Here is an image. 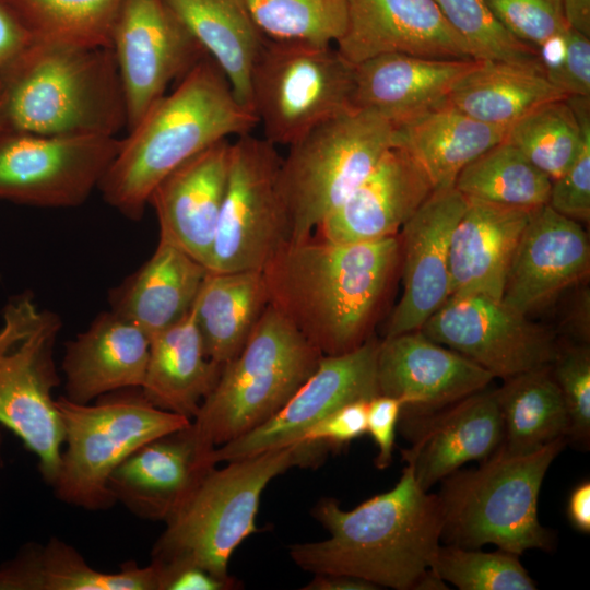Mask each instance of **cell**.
<instances>
[{"label":"cell","mask_w":590,"mask_h":590,"mask_svg":"<svg viewBox=\"0 0 590 590\" xmlns=\"http://www.w3.org/2000/svg\"><path fill=\"white\" fill-rule=\"evenodd\" d=\"M400 257L398 236L288 243L262 270L269 305L322 355L353 351L369 338Z\"/></svg>","instance_id":"cell-1"},{"label":"cell","mask_w":590,"mask_h":590,"mask_svg":"<svg viewBox=\"0 0 590 590\" xmlns=\"http://www.w3.org/2000/svg\"><path fill=\"white\" fill-rule=\"evenodd\" d=\"M405 463L391 489L354 509L321 499L312 516L330 536L291 545L293 562L315 575L351 576L378 588L418 589L440 545L444 512L438 494L423 489L413 465Z\"/></svg>","instance_id":"cell-2"},{"label":"cell","mask_w":590,"mask_h":590,"mask_svg":"<svg viewBox=\"0 0 590 590\" xmlns=\"http://www.w3.org/2000/svg\"><path fill=\"white\" fill-rule=\"evenodd\" d=\"M257 125L253 111L237 101L206 55L120 139L98 189L111 208L139 220L168 174L219 141L251 133Z\"/></svg>","instance_id":"cell-3"},{"label":"cell","mask_w":590,"mask_h":590,"mask_svg":"<svg viewBox=\"0 0 590 590\" xmlns=\"http://www.w3.org/2000/svg\"><path fill=\"white\" fill-rule=\"evenodd\" d=\"M0 103L7 130L117 137L127 126L110 47L31 42L0 72Z\"/></svg>","instance_id":"cell-4"},{"label":"cell","mask_w":590,"mask_h":590,"mask_svg":"<svg viewBox=\"0 0 590 590\" xmlns=\"http://www.w3.org/2000/svg\"><path fill=\"white\" fill-rule=\"evenodd\" d=\"M330 448L297 441L212 467L182 507L167 520L152 548L160 564H190L229 579L228 562L237 546L258 531L260 497L275 476L294 467L320 463Z\"/></svg>","instance_id":"cell-5"},{"label":"cell","mask_w":590,"mask_h":590,"mask_svg":"<svg viewBox=\"0 0 590 590\" xmlns=\"http://www.w3.org/2000/svg\"><path fill=\"white\" fill-rule=\"evenodd\" d=\"M559 437L529 453L499 449L475 469L457 470L438 493L444 512L441 540L464 548L494 544L516 555L550 550L551 533L538 517L544 476L567 445Z\"/></svg>","instance_id":"cell-6"},{"label":"cell","mask_w":590,"mask_h":590,"mask_svg":"<svg viewBox=\"0 0 590 590\" xmlns=\"http://www.w3.org/2000/svg\"><path fill=\"white\" fill-rule=\"evenodd\" d=\"M323 355L268 304L239 353L226 362L191 428L211 451L252 430L278 412Z\"/></svg>","instance_id":"cell-7"},{"label":"cell","mask_w":590,"mask_h":590,"mask_svg":"<svg viewBox=\"0 0 590 590\" xmlns=\"http://www.w3.org/2000/svg\"><path fill=\"white\" fill-rule=\"evenodd\" d=\"M394 126L367 109H349L288 145L278 170V190L290 243L312 237L393 148Z\"/></svg>","instance_id":"cell-8"},{"label":"cell","mask_w":590,"mask_h":590,"mask_svg":"<svg viewBox=\"0 0 590 590\" xmlns=\"http://www.w3.org/2000/svg\"><path fill=\"white\" fill-rule=\"evenodd\" d=\"M66 449L54 482L58 499L86 510L116 502L108 488L113 471L145 444L184 429L191 421L151 404L141 388H126L80 404L56 399Z\"/></svg>","instance_id":"cell-9"},{"label":"cell","mask_w":590,"mask_h":590,"mask_svg":"<svg viewBox=\"0 0 590 590\" xmlns=\"http://www.w3.org/2000/svg\"><path fill=\"white\" fill-rule=\"evenodd\" d=\"M60 317L42 309L31 292L12 297L0 328V426L13 433L38 462L50 485L64 441L52 391L61 384L54 361Z\"/></svg>","instance_id":"cell-10"},{"label":"cell","mask_w":590,"mask_h":590,"mask_svg":"<svg viewBox=\"0 0 590 590\" xmlns=\"http://www.w3.org/2000/svg\"><path fill=\"white\" fill-rule=\"evenodd\" d=\"M354 69L334 45L266 38L250 84L263 138L288 146L352 109Z\"/></svg>","instance_id":"cell-11"},{"label":"cell","mask_w":590,"mask_h":590,"mask_svg":"<svg viewBox=\"0 0 590 590\" xmlns=\"http://www.w3.org/2000/svg\"><path fill=\"white\" fill-rule=\"evenodd\" d=\"M282 157L264 138L244 134L231 145L226 191L208 269L263 270L290 243L278 190Z\"/></svg>","instance_id":"cell-12"},{"label":"cell","mask_w":590,"mask_h":590,"mask_svg":"<svg viewBox=\"0 0 590 590\" xmlns=\"http://www.w3.org/2000/svg\"><path fill=\"white\" fill-rule=\"evenodd\" d=\"M120 146L118 137L0 131V200L75 208L98 189Z\"/></svg>","instance_id":"cell-13"},{"label":"cell","mask_w":590,"mask_h":590,"mask_svg":"<svg viewBox=\"0 0 590 590\" xmlns=\"http://www.w3.org/2000/svg\"><path fill=\"white\" fill-rule=\"evenodd\" d=\"M110 48L123 91L127 130L206 52L165 0H122Z\"/></svg>","instance_id":"cell-14"},{"label":"cell","mask_w":590,"mask_h":590,"mask_svg":"<svg viewBox=\"0 0 590 590\" xmlns=\"http://www.w3.org/2000/svg\"><path fill=\"white\" fill-rule=\"evenodd\" d=\"M420 330L503 380L550 365L558 344L543 326L483 295L449 296Z\"/></svg>","instance_id":"cell-15"},{"label":"cell","mask_w":590,"mask_h":590,"mask_svg":"<svg viewBox=\"0 0 590 590\" xmlns=\"http://www.w3.org/2000/svg\"><path fill=\"white\" fill-rule=\"evenodd\" d=\"M379 343L368 338L353 351L323 355L314 373L278 412L252 430L214 448L209 462L215 465L302 441L308 428L338 408L379 394Z\"/></svg>","instance_id":"cell-16"},{"label":"cell","mask_w":590,"mask_h":590,"mask_svg":"<svg viewBox=\"0 0 590 590\" xmlns=\"http://www.w3.org/2000/svg\"><path fill=\"white\" fill-rule=\"evenodd\" d=\"M494 377L462 354L434 342L421 330L386 337L379 343V394L402 398L413 424L488 387Z\"/></svg>","instance_id":"cell-17"},{"label":"cell","mask_w":590,"mask_h":590,"mask_svg":"<svg viewBox=\"0 0 590 590\" xmlns=\"http://www.w3.org/2000/svg\"><path fill=\"white\" fill-rule=\"evenodd\" d=\"M468 198L455 186L436 189L401 228L403 292L386 337L420 330L449 298V248Z\"/></svg>","instance_id":"cell-18"},{"label":"cell","mask_w":590,"mask_h":590,"mask_svg":"<svg viewBox=\"0 0 590 590\" xmlns=\"http://www.w3.org/2000/svg\"><path fill=\"white\" fill-rule=\"evenodd\" d=\"M334 47L356 66L386 54L473 59L434 0H346V22Z\"/></svg>","instance_id":"cell-19"},{"label":"cell","mask_w":590,"mask_h":590,"mask_svg":"<svg viewBox=\"0 0 590 590\" xmlns=\"http://www.w3.org/2000/svg\"><path fill=\"white\" fill-rule=\"evenodd\" d=\"M589 270L590 244L580 223L548 204L534 208L510 260L502 302L528 316Z\"/></svg>","instance_id":"cell-20"},{"label":"cell","mask_w":590,"mask_h":590,"mask_svg":"<svg viewBox=\"0 0 590 590\" xmlns=\"http://www.w3.org/2000/svg\"><path fill=\"white\" fill-rule=\"evenodd\" d=\"M433 191L420 164L405 150L393 146L316 231L320 239L337 244L397 236Z\"/></svg>","instance_id":"cell-21"},{"label":"cell","mask_w":590,"mask_h":590,"mask_svg":"<svg viewBox=\"0 0 590 590\" xmlns=\"http://www.w3.org/2000/svg\"><path fill=\"white\" fill-rule=\"evenodd\" d=\"M231 145L224 139L189 158L168 174L149 199L156 212L160 238L206 268L227 186Z\"/></svg>","instance_id":"cell-22"},{"label":"cell","mask_w":590,"mask_h":590,"mask_svg":"<svg viewBox=\"0 0 590 590\" xmlns=\"http://www.w3.org/2000/svg\"><path fill=\"white\" fill-rule=\"evenodd\" d=\"M212 467L190 424L135 450L113 471L108 488L137 517L166 522Z\"/></svg>","instance_id":"cell-23"},{"label":"cell","mask_w":590,"mask_h":590,"mask_svg":"<svg viewBox=\"0 0 590 590\" xmlns=\"http://www.w3.org/2000/svg\"><path fill=\"white\" fill-rule=\"evenodd\" d=\"M417 436L402 450L420 486L428 491L469 461H483L503 441L495 390L485 388L415 423Z\"/></svg>","instance_id":"cell-24"},{"label":"cell","mask_w":590,"mask_h":590,"mask_svg":"<svg viewBox=\"0 0 590 590\" xmlns=\"http://www.w3.org/2000/svg\"><path fill=\"white\" fill-rule=\"evenodd\" d=\"M149 352L150 337L140 327L113 310L99 314L66 345L64 397L86 404L113 391L141 388Z\"/></svg>","instance_id":"cell-25"},{"label":"cell","mask_w":590,"mask_h":590,"mask_svg":"<svg viewBox=\"0 0 590 590\" xmlns=\"http://www.w3.org/2000/svg\"><path fill=\"white\" fill-rule=\"evenodd\" d=\"M481 60L386 54L355 66L353 109L376 111L397 125L447 98Z\"/></svg>","instance_id":"cell-26"},{"label":"cell","mask_w":590,"mask_h":590,"mask_svg":"<svg viewBox=\"0 0 590 590\" xmlns=\"http://www.w3.org/2000/svg\"><path fill=\"white\" fill-rule=\"evenodd\" d=\"M531 210L468 198L450 239V296L502 300L509 263Z\"/></svg>","instance_id":"cell-27"},{"label":"cell","mask_w":590,"mask_h":590,"mask_svg":"<svg viewBox=\"0 0 590 590\" xmlns=\"http://www.w3.org/2000/svg\"><path fill=\"white\" fill-rule=\"evenodd\" d=\"M208 272L180 247L160 238L150 259L111 290L110 310L151 339L189 314Z\"/></svg>","instance_id":"cell-28"},{"label":"cell","mask_w":590,"mask_h":590,"mask_svg":"<svg viewBox=\"0 0 590 590\" xmlns=\"http://www.w3.org/2000/svg\"><path fill=\"white\" fill-rule=\"evenodd\" d=\"M393 126V146L420 164L434 190L455 186L459 173L508 131L472 118L447 99Z\"/></svg>","instance_id":"cell-29"},{"label":"cell","mask_w":590,"mask_h":590,"mask_svg":"<svg viewBox=\"0 0 590 590\" xmlns=\"http://www.w3.org/2000/svg\"><path fill=\"white\" fill-rule=\"evenodd\" d=\"M222 366L206 356L190 309L181 320L150 339L141 391L154 406L192 421Z\"/></svg>","instance_id":"cell-30"},{"label":"cell","mask_w":590,"mask_h":590,"mask_svg":"<svg viewBox=\"0 0 590 590\" xmlns=\"http://www.w3.org/2000/svg\"><path fill=\"white\" fill-rule=\"evenodd\" d=\"M0 590H160L154 563H126L117 573L99 571L70 544L51 538L28 542L0 565Z\"/></svg>","instance_id":"cell-31"},{"label":"cell","mask_w":590,"mask_h":590,"mask_svg":"<svg viewBox=\"0 0 590 590\" xmlns=\"http://www.w3.org/2000/svg\"><path fill=\"white\" fill-rule=\"evenodd\" d=\"M222 70L237 101L252 110L251 74L266 37L243 0H165ZM255 114V113H253Z\"/></svg>","instance_id":"cell-32"},{"label":"cell","mask_w":590,"mask_h":590,"mask_svg":"<svg viewBox=\"0 0 590 590\" xmlns=\"http://www.w3.org/2000/svg\"><path fill=\"white\" fill-rule=\"evenodd\" d=\"M268 304L262 270L209 271L191 307L206 356L219 365L235 357Z\"/></svg>","instance_id":"cell-33"},{"label":"cell","mask_w":590,"mask_h":590,"mask_svg":"<svg viewBox=\"0 0 590 590\" xmlns=\"http://www.w3.org/2000/svg\"><path fill=\"white\" fill-rule=\"evenodd\" d=\"M567 97L540 63L481 60L446 99L476 120L509 129L540 105Z\"/></svg>","instance_id":"cell-34"},{"label":"cell","mask_w":590,"mask_h":590,"mask_svg":"<svg viewBox=\"0 0 590 590\" xmlns=\"http://www.w3.org/2000/svg\"><path fill=\"white\" fill-rule=\"evenodd\" d=\"M495 396L503 421L499 450L529 453L568 438V413L551 364L504 379Z\"/></svg>","instance_id":"cell-35"},{"label":"cell","mask_w":590,"mask_h":590,"mask_svg":"<svg viewBox=\"0 0 590 590\" xmlns=\"http://www.w3.org/2000/svg\"><path fill=\"white\" fill-rule=\"evenodd\" d=\"M589 120L588 97L556 99L540 105L516 121L505 140L553 181L576 160Z\"/></svg>","instance_id":"cell-36"},{"label":"cell","mask_w":590,"mask_h":590,"mask_svg":"<svg viewBox=\"0 0 590 590\" xmlns=\"http://www.w3.org/2000/svg\"><path fill=\"white\" fill-rule=\"evenodd\" d=\"M32 42L110 47L122 0H1Z\"/></svg>","instance_id":"cell-37"},{"label":"cell","mask_w":590,"mask_h":590,"mask_svg":"<svg viewBox=\"0 0 590 590\" xmlns=\"http://www.w3.org/2000/svg\"><path fill=\"white\" fill-rule=\"evenodd\" d=\"M551 186V178L506 140L468 164L455 181L469 199L530 210L547 204Z\"/></svg>","instance_id":"cell-38"},{"label":"cell","mask_w":590,"mask_h":590,"mask_svg":"<svg viewBox=\"0 0 590 590\" xmlns=\"http://www.w3.org/2000/svg\"><path fill=\"white\" fill-rule=\"evenodd\" d=\"M266 38L334 45L346 22V0H243Z\"/></svg>","instance_id":"cell-39"},{"label":"cell","mask_w":590,"mask_h":590,"mask_svg":"<svg viewBox=\"0 0 590 590\" xmlns=\"http://www.w3.org/2000/svg\"><path fill=\"white\" fill-rule=\"evenodd\" d=\"M430 569L461 590L536 589L518 555L499 548L482 552L455 544L439 545Z\"/></svg>","instance_id":"cell-40"},{"label":"cell","mask_w":590,"mask_h":590,"mask_svg":"<svg viewBox=\"0 0 590 590\" xmlns=\"http://www.w3.org/2000/svg\"><path fill=\"white\" fill-rule=\"evenodd\" d=\"M475 60L540 63L535 48L512 36L484 0H434Z\"/></svg>","instance_id":"cell-41"},{"label":"cell","mask_w":590,"mask_h":590,"mask_svg":"<svg viewBox=\"0 0 590 590\" xmlns=\"http://www.w3.org/2000/svg\"><path fill=\"white\" fill-rule=\"evenodd\" d=\"M569 418L568 439L589 445L590 438V350L586 343L557 344L551 363Z\"/></svg>","instance_id":"cell-42"},{"label":"cell","mask_w":590,"mask_h":590,"mask_svg":"<svg viewBox=\"0 0 590 590\" xmlns=\"http://www.w3.org/2000/svg\"><path fill=\"white\" fill-rule=\"evenodd\" d=\"M484 1L512 36L535 49L568 28L559 0Z\"/></svg>","instance_id":"cell-43"},{"label":"cell","mask_w":590,"mask_h":590,"mask_svg":"<svg viewBox=\"0 0 590 590\" xmlns=\"http://www.w3.org/2000/svg\"><path fill=\"white\" fill-rule=\"evenodd\" d=\"M547 204L571 220H590V120L583 130L579 153L570 167L552 181Z\"/></svg>","instance_id":"cell-44"},{"label":"cell","mask_w":590,"mask_h":590,"mask_svg":"<svg viewBox=\"0 0 590 590\" xmlns=\"http://www.w3.org/2000/svg\"><path fill=\"white\" fill-rule=\"evenodd\" d=\"M369 400L346 403L308 428L300 440L341 447L367 433Z\"/></svg>","instance_id":"cell-45"},{"label":"cell","mask_w":590,"mask_h":590,"mask_svg":"<svg viewBox=\"0 0 590 590\" xmlns=\"http://www.w3.org/2000/svg\"><path fill=\"white\" fill-rule=\"evenodd\" d=\"M406 402L402 398L377 394L368 401L367 433L378 447L375 464L386 469L392 461L396 428Z\"/></svg>","instance_id":"cell-46"},{"label":"cell","mask_w":590,"mask_h":590,"mask_svg":"<svg viewBox=\"0 0 590 590\" xmlns=\"http://www.w3.org/2000/svg\"><path fill=\"white\" fill-rule=\"evenodd\" d=\"M565 57L556 83L568 97L590 96V37L568 28Z\"/></svg>","instance_id":"cell-47"},{"label":"cell","mask_w":590,"mask_h":590,"mask_svg":"<svg viewBox=\"0 0 590 590\" xmlns=\"http://www.w3.org/2000/svg\"><path fill=\"white\" fill-rule=\"evenodd\" d=\"M151 562L158 568L160 590H228L236 586L235 579L219 578L194 565Z\"/></svg>","instance_id":"cell-48"},{"label":"cell","mask_w":590,"mask_h":590,"mask_svg":"<svg viewBox=\"0 0 590 590\" xmlns=\"http://www.w3.org/2000/svg\"><path fill=\"white\" fill-rule=\"evenodd\" d=\"M31 38L0 0V72L28 45Z\"/></svg>","instance_id":"cell-49"},{"label":"cell","mask_w":590,"mask_h":590,"mask_svg":"<svg viewBox=\"0 0 590 590\" xmlns=\"http://www.w3.org/2000/svg\"><path fill=\"white\" fill-rule=\"evenodd\" d=\"M567 515L570 523L580 532H590V482L579 483L570 493Z\"/></svg>","instance_id":"cell-50"},{"label":"cell","mask_w":590,"mask_h":590,"mask_svg":"<svg viewBox=\"0 0 590 590\" xmlns=\"http://www.w3.org/2000/svg\"><path fill=\"white\" fill-rule=\"evenodd\" d=\"M304 590H375L377 586L351 576L317 574Z\"/></svg>","instance_id":"cell-51"},{"label":"cell","mask_w":590,"mask_h":590,"mask_svg":"<svg viewBox=\"0 0 590 590\" xmlns=\"http://www.w3.org/2000/svg\"><path fill=\"white\" fill-rule=\"evenodd\" d=\"M589 307H590V295L589 290L585 288L576 298L574 306L571 308L569 317V329L570 332L577 338L579 343H588L590 334V322H589Z\"/></svg>","instance_id":"cell-52"},{"label":"cell","mask_w":590,"mask_h":590,"mask_svg":"<svg viewBox=\"0 0 590 590\" xmlns=\"http://www.w3.org/2000/svg\"><path fill=\"white\" fill-rule=\"evenodd\" d=\"M569 28L590 37V0H559Z\"/></svg>","instance_id":"cell-53"},{"label":"cell","mask_w":590,"mask_h":590,"mask_svg":"<svg viewBox=\"0 0 590 590\" xmlns=\"http://www.w3.org/2000/svg\"><path fill=\"white\" fill-rule=\"evenodd\" d=\"M2 444H3V437H2L1 429H0V452H1Z\"/></svg>","instance_id":"cell-54"},{"label":"cell","mask_w":590,"mask_h":590,"mask_svg":"<svg viewBox=\"0 0 590 590\" xmlns=\"http://www.w3.org/2000/svg\"><path fill=\"white\" fill-rule=\"evenodd\" d=\"M0 107H1V103H0ZM3 130V123H2V119H1V113H0V131Z\"/></svg>","instance_id":"cell-55"}]
</instances>
